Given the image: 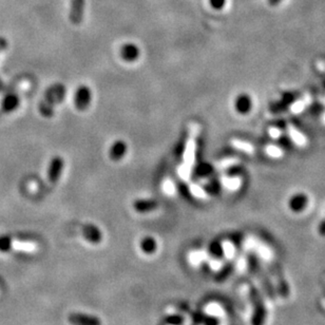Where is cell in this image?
<instances>
[{"instance_id":"6da1fadb","label":"cell","mask_w":325,"mask_h":325,"mask_svg":"<svg viewBox=\"0 0 325 325\" xmlns=\"http://www.w3.org/2000/svg\"><path fill=\"white\" fill-rule=\"evenodd\" d=\"M199 133V125H192L189 130L188 140L186 142L185 151H184V162L179 168V176L184 181H188L190 179L192 167L195 164L196 150H197V139Z\"/></svg>"},{"instance_id":"7a4b0ae2","label":"cell","mask_w":325,"mask_h":325,"mask_svg":"<svg viewBox=\"0 0 325 325\" xmlns=\"http://www.w3.org/2000/svg\"><path fill=\"white\" fill-rule=\"evenodd\" d=\"M249 300L253 304V314L252 317L253 325H264L267 317V310L260 291L253 286L249 287Z\"/></svg>"},{"instance_id":"3957f363","label":"cell","mask_w":325,"mask_h":325,"mask_svg":"<svg viewBox=\"0 0 325 325\" xmlns=\"http://www.w3.org/2000/svg\"><path fill=\"white\" fill-rule=\"evenodd\" d=\"M247 262H248L249 270L253 271V273L254 274V277L258 279L260 284L263 286V289L266 292V295L268 296V298L274 299V296H276V291H274L272 284L271 283V281H270V279H268V277L266 276V273L264 272V271H262L260 262L257 258V255L253 254V253H249L248 257H247Z\"/></svg>"},{"instance_id":"277c9868","label":"cell","mask_w":325,"mask_h":325,"mask_svg":"<svg viewBox=\"0 0 325 325\" xmlns=\"http://www.w3.org/2000/svg\"><path fill=\"white\" fill-rule=\"evenodd\" d=\"M65 95V88L62 85H56L50 90L45 101L41 104V113L46 116H51L53 114V108L56 104H58Z\"/></svg>"},{"instance_id":"5b68a950","label":"cell","mask_w":325,"mask_h":325,"mask_svg":"<svg viewBox=\"0 0 325 325\" xmlns=\"http://www.w3.org/2000/svg\"><path fill=\"white\" fill-rule=\"evenodd\" d=\"M91 102V92L87 87H80L75 95V106L79 110H85L89 107Z\"/></svg>"},{"instance_id":"8992f818","label":"cell","mask_w":325,"mask_h":325,"mask_svg":"<svg viewBox=\"0 0 325 325\" xmlns=\"http://www.w3.org/2000/svg\"><path fill=\"white\" fill-rule=\"evenodd\" d=\"M69 322L72 325H102L101 320L96 317L81 315V314H72L69 317Z\"/></svg>"},{"instance_id":"52a82bcc","label":"cell","mask_w":325,"mask_h":325,"mask_svg":"<svg viewBox=\"0 0 325 325\" xmlns=\"http://www.w3.org/2000/svg\"><path fill=\"white\" fill-rule=\"evenodd\" d=\"M12 248L17 252H22L27 253H36L39 249L38 244L33 241H21V240H13L12 241Z\"/></svg>"},{"instance_id":"ba28073f","label":"cell","mask_w":325,"mask_h":325,"mask_svg":"<svg viewBox=\"0 0 325 325\" xmlns=\"http://www.w3.org/2000/svg\"><path fill=\"white\" fill-rule=\"evenodd\" d=\"M85 8V0H72L71 11H70V20L77 24L83 19Z\"/></svg>"},{"instance_id":"9c48e42d","label":"cell","mask_w":325,"mask_h":325,"mask_svg":"<svg viewBox=\"0 0 325 325\" xmlns=\"http://www.w3.org/2000/svg\"><path fill=\"white\" fill-rule=\"evenodd\" d=\"M62 167H64V161L60 158H55L49 168V181L51 183H55L56 181L59 179V176L62 171Z\"/></svg>"},{"instance_id":"30bf717a","label":"cell","mask_w":325,"mask_h":325,"mask_svg":"<svg viewBox=\"0 0 325 325\" xmlns=\"http://www.w3.org/2000/svg\"><path fill=\"white\" fill-rule=\"evenodd\" d=\"M287 132H289V135L291 139V141L296 144L299 147H305L307 145V139L306 136L301 132V131L298 130L293 125H289L287 127Z\"/></svg>"},{"instance_id":"8fae6325","label":"cell","mask_w":325,"mask_h":325,"mask_svg":"<svg viewBox=\"0 0 325 325\" xmlns=\"http://www.w3.org/2000/svg\"><path fill=\"white\" fill-rule=\"evenodd\" d=\"M127 151V146L123 141H117L110 149V159L113 161L121 160Z\"/></svg>"},{"instance_id":"7c38bea8","label":"cell","mask_w":325,"mask_h":325,"mask_svg":"<svg viewBox=\"0 0 325 325\" xmlns=\"http://www.w3.org/2000/svg\"><path fill=\"white\" fill-rule=\"evenodd\" d=\"M140 55V50L132 43H128L122 48V57L127 61L135 60Z\"/></svg>"},{"instance_id":"4fadbf2b","label":"cell","mask_w":325,"mask_h":325,"mask_svg":"<svg viewBox=\"0 0 325 325\" xmlns=\"http://www.w3.org/2000/svg\"><path fill=\"white\" fill-rule=\"evenodd\" d=\"M84 235L87 240L92 243H98L102 240L101 231L98 230L97 227L93 226V225H87L84 228Z\"/></svg>"},{"instance_id":"5bb4252c","label":"cell","mask_w":325,"mask_h":325,"mask_svg":"<svg viewBox=\"0 0 325 325\" xmlns=\"http://www.w3.org/2000/svg\"><path fill=\"white\" fill-rule=\"evenodd\" d=\"M133 207L139 212H148L158 207V203L152 199H139V201L134 202Z\"/></svg>"},{"instance_id":"9a60e30c","label":"cell","mask_w":325,"mask_h":325,"mask_svg":"<svg viewBox=\"0 0 325 325\" xmlns=\"http://www.w3.org/2000/svg\"><path fill=\"white\" fill-rule=\"evenodd\" d=\"M311 103V97L310 95H304L303 97H301L298 101H296L290 106V111L291 113L293 114H298V113H301V112L308 107Z\"/></svg>"},{"instance_id":"2e32d148","label":"cell","mask_w":325,"mask_h":325,"mask_svg":"<svg viewBox=\"0 0 325 325\" xmlns=\"http://www.w3.org/2000/svg\"><path fill=\"white\" fill-rule=\"evenodd\" d=\"M231 145H233L234 148L240 150V151L242 152L248 153V154H253L255 150L251 143L242 141V140H237V139L231 140Z\"/></svg>"},{"instance_id":"e0dca14e","label":"cell","mask_w":325,"mask_h":325,"mask_svg":"<svg viewBox=\"0 0 325 325\" xmlns=\"http://www.w3.org/2000/svg\"><path fill=\"white\" fill-rule=\"evenodd\" d=\"M307 205V198L304 195H297L290 199V208L295 211L303 210Z\"/></svg>"},{"instance_id":"ac0fdd59","label":"cell","mask_w":325,"mask_h":325,"mask_svg":"<svg viewBox=\"0 0 325 325\" xmlns=\"http://www.w3.org/2000/svg\"><path fill=\"white\" fill-rule=\"evenodd\" d=\"M251 99L247 95H241L236 98L235 101V109L240 112V113H247L251 109Z\"/></svg>"},{"instance_id":"d6986e66","label":"cell","mask_w":325,"mask_h":325,"mask_svg":"<svg viewBox=\"0 0 325 325\" xmlns=\"http://www.w3.org/2000/svg\"><path fill=\"white\" fill-rule=\"evenodd\" d=\"M221 182L223 184L224 187H226L227 189L229 190H236L239 189L241 187L242 184V181L240 178L237 177H233V178H229V177H223Z\"/></svg>"},{"instance_id":"ffe728a7","label":"cell","mask_w":325,"mask_h":325,"mask_svg":"<svg viewBox=\"0 0 325 325\" xmlns=\"http://www.w3.org/2000/svg\"><path fill=\"white\" fill-rule=\"evenodd\" d=\"M237 162H239V160H237L236 158H227V159H224V160L217 162L215 167L217 170L221 171V170L228 169V168L236 165Z\"/></svg>"},{"instance_id":"44dd1931","label":"cell","mask_w":325,"mask_h":325,"mask_svg":"<svg viewBox=\"0 0 325 325\" xmlns=\"http://www.w3.org/2000/svg\"><path fill=\"white\" fill-rule=\"evenodd\" d=\"M141 248L144 253H152L155 252L156 249V243L155 240L152 239V237H146L144 239L141 243Z\"/></svg>"},{"instance_id":"7402d4cb","label":"cell","mask_w":325,"mask_h":325,"mask_svg":"<svg viewBox=\"0 0 325 325\" xmlns=\"http://www.w3.org/2000/svg\"><path fill=\"white\" fill-rule=\"evenodd\" d=\"M265 151L268 156H271L272 159H280L283 156V150L279 146L276 145H268L265 148Z\"/></svg>"},{"instance_id":"603a6c76","label":"cell","mask_w":325,"mask_h":325,"mask_svg":"<svg viewBox=\"0 0 325 325\" xmlns=\"http://www.w3.org/2000/svg\"><path fill=\"white\" fill-rule=\"evenodd\" d=\"M205 253L203 252L199 251H193L189 253L188 255V260L190 262V264L193 266H198L199 264H201V262L205 259Z\"/></svg>"},{"instance_id":"cb8c5ba5","label":"cell","mask_w":325,"mask_h":325,"mask_svg":"<svg viewBox=\"0 0 325 325\" xmlns=\"http://www.w3.org/2000/svg\"><path fill=\"white\" fill-rule=\"evenodd\" d=\"M190 192L192 193V196H195L198 199H206L207 198V193L199 185L192 184L190 185Z\"/></svg>"},{"instance_id":"d4e9b609","label":"cell","mask_w":325,"mask_h":325,"mask_svg":"<svg viewBox=\"0 0 325 325\" xmlns=\"http://www.w3.org/2000/svg\"><path fill=\"white\" fill-rule=\"evenodd\" d=\"M268 133H270L271 137H272V139L277 140V139H280L281 135H282V131L278 129L277 127H271L270 129H268Z\"/></svg>"},{"instance_id":"484cf974","label":"cell","mask_w":325,"mask_h":325,"mask_svg":"<svg viewBox=\"0 0 325 325\" xmlns=\"http://www.w3.org/2000/svg\"><path fill=\"white\" fill-rule=\"evenodd\" d=\"M162 187H164V191L167 193V195H173V193H174V190H176V189H174V186H173V184L170 182V181H166V182L164 183V186H162Z\"/></svg>"},{"instance_id":"4316f807","label":"cell","mask_w":325,"mask_h":325,"mask_svg":"<svg viewBox=\"0 0 325 325\" xmlns=\"http://www.w3.org/2000/svg\"><path fill=\"white\" fill-rule=\"evenodd\" d=\"M209 2L212 8L218 10L224 7L225 3H226V0H209Z\"/></svg>"},{"instance_id":"83f0119b","label":"cell","mask_w":325,"mask_h":325,"mask_svg":"<svg viewBox=\"0 0 325 325\" xmlns=\"http://www.w3.org/2000/svg\"><path fill=\"white\" fill-rule=\"evenodd\" d=\"M319 234L321 235H325V218L324 221L320 224V226H319Z\"/></svg>"},{"instance_id":"f1b7e54d","label":"cell","mask_w":325,"mask_h":325,"mask_svg":"<svg viewBox=\"0 0 325 325\" xmlns=\"http://www.w3.org/2000/svg\"><path fill=\"white\" fill-rule=\"evenodd\" d=\"M318 68H319V70H320V71L325 72V64H324L323 61L318 62Z\"/></svg>"},{"instance_id":"f546056e","label":"cell","mask_w":325,"mask_h":325,"mask_svg":"<svg viewBox=\"0 0 325 325\" xmlns=\"http://www.w3.org/2000/svg\"><path fill=\"white\" fill-rule=\"evenodd\" d=\"M268 2H270V4L271 5H277L281 2V0H268Z\"/></svg>"},{"instance_id":"4dcf8cb0","label":"cell","mask_w":325,"mask_h":325,"mask_svg":"<svg viewBox=\"0 0 325 325\" xmlns=\"http://www.w3.org/2000/svg\"><path fill=\"white\" fill-rule=\"evenodd\" d=\"M323 123L325 124V113H324V115H323Z\"/></svg>"},{"instance_id":"1f68e13d","label":"cell","mask_w":325,"mask_h":325,"mask_svg":"<svg viewBox=\"0 0 325 325\" xmlns=\"http://www.w3.org/2000/svg\"><path fill=\"white\" fill-rule=\"evenodd\" d=\"M323 102H324V104H325V97H324V99H323Z\"/></svg>"},{"instance_id":"d6a6232c","label":"cell","mask_w":325,"mask_h":325,"mask_svg":"<svg viewBox=\"0 0 325 325\" xmlns=\"http://www.w3.org/2000/svg\"><path fill=\"white\" fill-rule=\"evenodd\" d=\"M169 325H174V324H169Z\"/></svg>"}]
</instances>
